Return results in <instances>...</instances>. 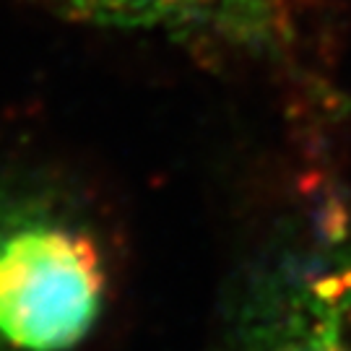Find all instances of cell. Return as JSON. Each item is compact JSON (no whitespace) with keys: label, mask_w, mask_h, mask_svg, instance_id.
I'll return each instance as SVG.
<instances>
[{"label":"cell","mask_w":351,"mask_h":351,"mask_svg":"<svg viewBox=\"0 0 351 351\" xmlns=\"http://www.w3.org/2000/svg\"><path fill=\"white\" fill-rule=\"evenodd\" d=\"M193 351H351V182L226 206Z\"/></svg>","instance_id":"6da1fadb"},{"label":"cell","mask_w":351,"mask_h":351,"mask_svg":"<svg viewBox=\"0 0 351 351\" xmlns=\"http://www.w3.org/2000/svg\"><path fill=\"white\" fill-rule=\"evenodd\" d=\"M99 29L198 47H258L276 37L289 0H55Z\"/></svg>","instance_id":"7a4b0ae2"},{"label":"cell","mask_w":351,"mask_h":351,"mask_svg":"<svg viewBox=\"0 0 351 351\" xmlns=\"http://www.w3.org/2000/svg\"><path fill=\"white\" fill-rule=\"evenodd\" d=\"M39 188H24V185H11V182H0V247L8 237L16 221L21 219V213L29 208L32 198L37 195ZM0 351H19L8 339L3 320H0Z\"/></svg>","instance_id":"3957f363"}]
</instances>
